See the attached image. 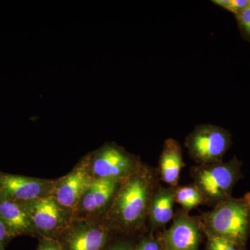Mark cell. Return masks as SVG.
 <instances>
[{"instance_id": "obj_1", "label": "cell", "mask_w": 250, "mask_h": 250, "mask_svg": "<svg viewBox=\"0 0 250 250\" xmlns=\"http://www.w3.org/2000/svg\"><path fill=\"white\" fill-rule=\"evenodd\" d=\"M156 182L152 169L142 164L121 180L108 208L110 225L125 231L140 228L149 214Z\"/></svg>"}, {"instance_id": "obj_2", "label": "cell", "mask_w": 250, "mask_h": 250, "mask_svg": "<svg viewBox=\"0 0 250 250\" xmlns=\"http://www.w3.org/2000/svg\"><path fill=\"white\" fill-rule=\"evenodd\" d=\"M200 220L203 229L245 246L250 235V192L220 202Z\"/></svg>"}, {"instance_id": "obj_3", "label": "cell", "mask_w": 250, "mask_h": 250, "mask_svg": "<svg viewBox=\"0 0 250 250\" xmlns=\"http://www.w3.org/2000/svg\"><path fill=\"white\" fill-rule=\"evenodd\" d=\"M242 161L236 156L228 162H220L193 167V185L200 190L205 203L215 206L231 197L235 184L243 178Z\"/></svg>"}, {"instance_id": "obj_4", "label": "cell", "mask_w": 250, "mask_h": 250, "mask_svg": "<svg viewBox=\"0 0 250 250\" xmlns=\"http://www.w3.org/2000/svg\"><path fill=\"white\" fill-rule=\"evenodd\" d=\"M231 146L229 131L213 125H198L185 141L189 155L199 165L223 162Z\"/></svg>"}, {"instance_id": "obj_5", "label": "cell", "mask_w": 250, "mask_h": 250, "mask_svg": "<svg viewBox=\"0 0 250 250\" xmlns=\"http://www.w3.org/2000/svg\"><path fill=\"white\" fill-rule=\"evenodd\" d=\"M19 203L30 217L38 233L46 238L55 239L65 232L71 224L70 212L59 205L51 195Z\"/></svg>"}, {"instance_id": "obj_6", "label": "cell", "mask_w": 250, "mask_h": 250, "mask_svg": "<svg viewBox=\"0 0 250 250\" xmlns=\"http://www.w3.org/2000/svg\"><path fill=\"white\" fill-rule=\"evenodd\" d=\"M89 156L94 179L123 180L141 165L138 158L114 144L106 145Z\"/></svg>"}, {"instance_id": "obj_7", "label": "cell", "mask_w": 250, "mask_h": 250, "mask_svg": "<svg viewBox=\"0 0 250 250\" xmlns=\"http://www.w3.org/2000/svg\"><path fill=\"white\" fill-rule=\"evenodd\" d=\"M94 180L88 156L70 173L54 182L50 195L62 208L71 214L75 213L83 194Z\"/></svg>"}, {"instance_id": "obj_8", "label": "cell", "mask_w": 250, "mask_h": 250, "mask_svg": "<svg viewBox=\"0 0 250 250\" xmlns=\"http://www.w3.org/2000/svg\"><path fill=\"white\" fill-rule=\"evenodd\" d=\"M55 181L0 173V197L17 202L49 196Z\"/></svg>"}, {"instance_id": "obj_9", "label": "cell", "mask_w": 250, "mask_h": 250, "mask_svg": "<svg viewBox=\"0 0 250 250\" xmlns=\"http://www.w3.org/2000/svg\"><path fill=\"white\" fill-rule=\"evenodd\" d=\"M64 250H103L108 239V230L100 224L81 219L70 224L62 233Z\"/></svg>"}, {"instance_id": "obj_10", "label": "cell", "mask_w": 250, "mask_h": 250, "mask_svg": "<svg viewBox=\"0 0 250 250\" xmlns=\"http://www.w3.org/2000/svg\"><path fill=\"white\" fill-rule=\"evenodd\" d=\"M201 230L200 220L179 213L166 231L164 239L170 250H198Z\"/></svg>"}, {"instance_id": "obj_11", "label": "cell", "mask_w": 250, "mask_h": 250, "mask_svg": "<svg viewBox=\"0 0 250 250\" xmlns=\"http://www.w3.org/2000/svg\"><path fill=\"white\" fill-rule=\"evenodd\" d=\"M121 180L95 179L83 194L75 213L82 218L101 213L111 205Z\"/></svg>"}, {"instance_id": "obj_12", "label": "cell", "mask_w": 250, "mask_h": 250, "mask_svg": "<svg viewBox=\"0 0 250 250\" xmlns=\"http://www.w3.org/2000/svg\"><path fill=\"white\" fill-rule=\"evenodd\" d=\"M0 220L4 224L10 238L38 233L30 217L19 202L0 197Z\"/></svg>"}, {"instance_id": "obj_13", "label": "cell", "mask_w": 250, "mask_h": 250, "mask_svg": "<svg viewBox=\"0 0 250 250\" xmlns=\"http://www.w3.org/2000/svg\"><path fill=\"white\" fill-rule=\"evenodd\" d=\"M184 165L182 147L179 143L174 139L166 140L159 162L163 181L170 187H177Z\"/></svg>"}, {"instance_id": "obj_14", "label": "cell", "mask_w": 250, "mask_h": 250, "mask_svg": "<svg viewBox=\"0 0 250 250\" xmlns=\"http://www.w3.org/2000/svg\"><path fill=\"white\" fill-rule=\"evenodd\" d=\"M176 189L177 187L162 188L154 192L148 214L154 228L164 227L173 217Z\"/></svg>"}, {"instance_id": "obj_15", "label": "cell", "mask_w": 250, "mask_h": 250, "mask_svg": "<svg viewBox=\"0 0 250 250\" xmlns=\"http://www.w3.org/2000/svg\"><path fill=\"white\" fill-rule=\"evenodd\" d=\"M174 199L175 202L187 210H191L197 206L205 203L201 192L194 185L177 187Z\"/></svg>"}, {"instance_id": "obj_16", "label": "cell", "mask_w": 250, "mask_h": 250, "mask_svg": "<svg viewBox=\"0 0 250 250\" xmlns=\"http://www.w3.org/2000/svg\"><path fill=\"white\" fill-rule=\"evenodd\" d=\"M208 237V250H244V245L203 229Z\"/></svg>"}, {"instance_id": "obj_17", "label": "cell", "mask_w": 250, "mask_h": 250, "mask_svg": "<svg viewBox=\"0 0 250 250\" xmlns=\"http://www.w3.org/2000/svg\"><path fill=\"white\" fill-rule=\"evenodd\" d=\"M212 2L233 13L235 16L250 6V0H213Z\"/></svg>"}, {"instance_id": "obj_18", "label": "cell", "mask_w": 250, "mask_h": 250, "mask_svg": "<svg viewBox=\"0 0 250 250\" xmlns=\"http://www.w3.org/2000/svg\"><path fill=\"white\" fill-rule=\"evenodd\" d=\"M236 18L242 30L250 37V6L236 15Z\"/></svg>"}, {"instance_id": "obj_19", "label": "cell", "mask_w": 250, "mask_h": 250, "mask_svg": "<svg viewBox=\"0 0 250 250\" xmlns=\"http://www.w3.org/2000/svg\"><path fill=\"white\" fill-rule=\"evenodd\" d=\"M37 250H64L60 242L53 238H45L41 242Z\"/></svg>"}, {"instance_id": "obj_20", "label": "cell", "mask_w": 250, "mask_h": 250, "mask_svg": "<svg viewBox=\"0 0 250 250\" xmlns=\"http://www.w3.org/2000/svg\"><path fill=\"white\" fill-rule=\"evenodd\" d=\"M134 250H161L159 243L152 238L143 240Z\"/></svg>"}, {"instance_id": "obj_21", "label": "cell", "mask_w": 250, "mask_h": 250, "mask_svg": "<svg viewBox=\"0 0 250 250\" xmlns=\"http://www.w3.org/2000/svg\"><path fill=\"white\" fill-rule=\"evenodd\" d=\"M7 239H9L7 229L0 220V250H4L5 243Z\"/></svg>"}, {"instance_id": "obj_22", "label": "cell", "mask_w": 250, "mask_h": 250, "mask_svg": "<svg viewBox=\"0 0 250 250\" xmlns=\"http://www.w3.org/2000/svg\"><path fill=\"white\" fill-rule=\"evenodd\" d=\"M109 250H132L130 247L126 246V245H119L112 248Z\"/></svg>"}, {"instance_id": "obj_23", "label": "cell", "mask_w": 250, "mask_h": 250, "mask_svg": "<svg viewBox=\"0 0 250 250\" xmlns=\"http://www.w3.org/2000/svg\"><path fill=\"white\" fill-rule=\"evenodd\" d=\"M165 250H170V249H168V248H167V249Z\"/></svg>"}, {"instance_id": "obj_24", "label": "cell", "mask_w": 250, "mask_h": 250, "mask_svg": "<svg viewBox=\"0 0 250 250\" xmlns=\"http://www.w3.org/2000/svg\"></svg>"}]
</instances>
